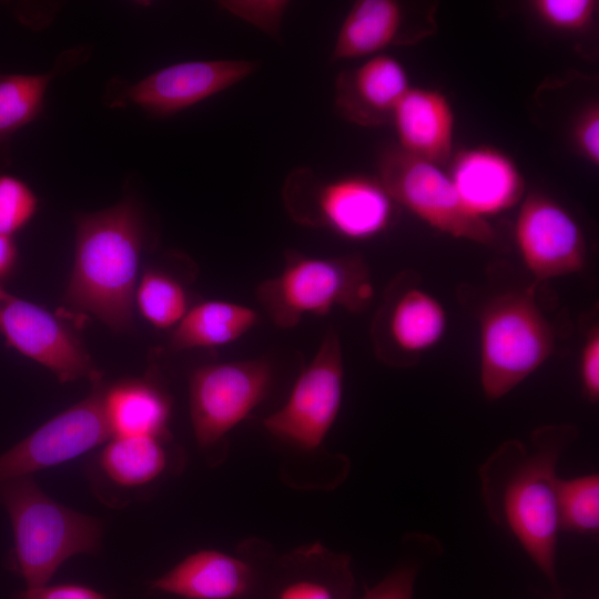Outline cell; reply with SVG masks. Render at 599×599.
Listing matches in <instances>:
<instances>
[{
	"label": "cell",
	"instance_id": "27",
	"mask_svg": "<svg viewBox=\"0 0 599 599\" xmlns=\"http://www.w3.org/2000/svg\"><path fill=\"white\" fill-rule=\"evenodd\" d=\"M597 0H534L530 8L546 27L565 33L587 30L598 12Z\"/></svg>",
	"mask_w": 599,
	"mask_h": 599
},
{
	"label": "cell",
	"instance_id": "33",
	"mask_svg": "<svg viewBox=\"0 0 599 599\" xmlns=\"http://www.w3.org/2000/svg\"><path fill=\"white\" fill-rule=\"evenodd\" d=\"M13 599H108L99 591L74 583L26 588L17 592Z\"/></svg>",
	"mask_w": 599,
	"mask_h": 599
},
{
	"label": "cell",
	"instance_id": "25",
	"mask_svg": "<svg viewBox=\"0 0 599 599\" xmlns=\"http://www.w3.org/2000/svg\"><path fill=\"white\" fill-rule=\"evenodd\" d=\"M557 506L561 530L595 535L599 530V475L560 478Z\"/></svg>",
	"mask_w": 599,
	"mask_h": 599
},
{
	"label": "cell",
	"instance_id": "35",
	"mask_svg": "<svg viewBox=\"0 0 599 599\" xmlns=\"http://www.w3.org/2000/svg\"><path fill=\"white\" fill-rule=\"evenodd\" d=\"M6 294V292L0 287V300L2 298V296Z\"/></svg>",
	"mask_w": 599,
	"mask_h": 599
},
{
	"label": "cell",
	"instance_id": "9",
	"mask_svg": "<svg viewBox=\"0 0 599 599\" xmlns=\"http://www.w3.org/2000/svg\"><path fill=\"white\" fill-rule=\"evenodd\" d=\"M273 378L266 358L207 364L196 368L189 385L190 417L201 448L217 444L265 398Z\"/></svg>",
	"mask_w": 599,
	"mask_h": 599
},
{
	"label": "cell",
	"instance_id": "7",
	"mask_svg": "<svg viewBox=\"0 0 599 599\" xmlns=\"http://www.w3.org/2000/svg\"><path fill=\"white\" fill-rule=\"evenodd\" d=\"M377 177L397 205L434 230L483 245L496 242L488 220L474 215L440 165L410 155L397 145L379 156Z\"/></svg>",
	"mask_w": 599,
	"mask_h": 599
},
{
	"label": "cell",
	"instance_id": "29",
	"mask_svg": "<svg viewBox=\"0 0 599 599\" xmlns=\"http://www.w3.org/2000/svg\"><path fill=\"white\" fill-rule=\"evenodd\" d=\"M220 6L230 14L278 39L290 2L286 0H226L221 1Z\"/></svg>",
	"mask_w": 599,
	"mask_h": 599
},
{
	"label": "cell",
	"instance_id": "6",
	"mask_svg": "<svg viewBox=\"0 0 599 599\" xmlns=\"http://www.w3.org/2000/svg\"><path fill=\"white\" fill-rule=\"evenodd\" d=\"M291 217L351 241L372 240L394 223L397 204L377 176L316 177L307 169L292 172L283 189Z\"/></svg>",
	"mask_w": 599,
	"mask_h": 599
},
{
	"label": "cell",
	"instance_id": "34",
	"mask_svg": "<svg viewBox=\"0 0 599 599\" xmlns=\"http://www.w3.org/2000/svg\"><path fill=\"white\" fill-rule=\"evenodd\" d=\"M18 261V248L13 237L0 234V280L7 277Z\"/></svg>",
	"mask_w": 599,
	"mask_h": 599
},
{
	"label": "cell",
	"instance_id": "32",
	"mask_svg": "<svg viewBox=\"0 0 599 599\" xmlns=\"http://www.w3.org/2000/svg\"><path fill=\"white\" fill-rule=\"evenodd\" d=\"M579 377L582 394L595 404L599 399V329L592 326L586 334L579 356Z\"/></svg>",
	"mask_w": 599,
	"mask_h": 599
},
{
	"label": "cell",
	"instance_id": "30",
	"mask_svg": "<svg viewBox=\"0 0 599 599\" xmlns=\"http://www.w3.org/2000/svg\"><path fill=\"white\" fill-rule=\"evenodd\" d=\"M352 587V573L328 581L316 576H301L284 583L275 599H349Z\"/></svg>",
	"mask_w": 599,
	"mask_h": 599
},
{
	"label": "cell",
	"instance_id": "22",
	"mask_svg": "<svg viewBox=\"0 0 599 599\" xmlns=\"http://www.w3.org/2000/svg\"><path fill=\"white\" fill-rule=\"evenodd\" d=\"M164 441L150 436H112L98 455V468L114 487H145L159 479L167 468Z\"/></svg>",
	"mask_w": 599,
	"mask_h": 599
},
{
	"label": "cell",
	"instance_id": "17",
	"mask_svg": "<svg viewBox=\"0 0 599 599\" xmlns=\"http://www.w3.org/2000/svg\"><path fill=\"white\" fill-rule=\"evenodd\" d=\"M390 123L404 152L443 165L454 153L455 112L437 89L410 87L395 108Z\"/></svg>",
	"mask_w": 599,
	"mask_h": 599
},
{
	"label": "cell",
	"instance_id": "5",
	"mask_svg": "<svg viewBox=\"0 0 599 599\" xmlns=\"http://www.w3.org/2000/svg\"><path fill=\"white\" fill-rule=\"evenodd\" d=\"M480 384L497 400L537 370L554 353L555 332L531 292L491 300L479 318Z\"/></svg>",
	"mask_w": 599,
	"mask_h": 599
},
{
	"label": "cell",
	"instance_id": "8",
	"mask_svg": "<svg viewBox=\"0 0 599 599\" xmlns=\"http://www.w3.org/2000/svg\"><path fill=\"white\" fill-rule=\"evenodd\" d=\"M344 361L339 336L329 328L302 369L285 404L263 420L273 437L303 450L321 446L341 409Z\"/></svg>",
	"mask_w": 599,
	"mask_h": 599
},
{
	"label": "cell",
	"instance_id": "19",
	"mask_svg": "<svg viewBox=\"0 0 599 599\" xmlns=\"http://www.w3.org/2000/svg\"><path fill=\"white\" fill-rule=\"evenodd\" d=\"M103 407L112 436H169L171 399L152 380L130 378L104 386Z\"/></svg>",
	"mask_w": 599,
	"mask_h": 599
},
{
	"label": "cell",
	"instance_id": "10",
	"mask_svg": "<svg viewBox=\"0 0 599 599\" xmlns=\"http://www.w3.org/2000/svg\"><path fill=\"white\" fill-rule=\"evenodd\" d=\"M104 385L42 424L0 455V484L70 461L112 437L103 407Z\"/></svg>",
	"mask_w": 599,
	"mask_h": 599
},
{
	"label": "cell",
	"instance_id": "20",
	"mask_svg": "<svg viewBox=\"0 0 599 599\" xmlns=\"http://www.w3.org/2000/svg\"><path fill=\"white\" fill-rule=\"evenodd\" d=\"M406 12L395 0H359L344 18L332 60L367 59L380 54L403 38Z\"/></svg>",
	"mask_w": 599,
	"mask_h": 599
},
{
	"label": "cell",
	"instance_id": "31",
	"mask_svg": "<svg viewBox=\"0 0 599 599\" xmlns=\"http://www.w3.org/2000/svg\"><path fill=\"white\" fill-rule=\"evenodd\" d=\"M572 141L578 153L590 164L599 165V104L592 101L577 114Z\"/></svg>",
	"mask_w": 599,
	"mask_h": 599
},
{
	"label": "cell",
	"instance_id": "36",
	"mask_svg": "<svg viewBox=\"0 0 599 599\" xmlns=\"http://www.w3.org/2000/svg\"><path fill=\"white\" fill-rule=\"evenodd\" d=\"M556 599H562V598H561L560 596H557V598H556Z\"/></svg>",
	"mask_w": 599,
	"mask_h": 599
},
{
	"label": "cell",
	"instance_id": "26",
	"mask_svg": "<svg viewBox=\"0 0 599 599\" xmlns=\"http://www.w3.org/2000/svg\"><path fill=\"white\" fill-rule=\"evenodd\" d=\"M406 542L409 557L359 599H414L415 582L423 564L439 556L443 546L428 534L409 535Z\"/></svg>",
	"mask_w": 599,
	"mask_h": 599
},
{
	"label": "cell",
	"instance_id": "15",
	"mask_svg": "<svg viewBox=\"0 0 599 599\" xmlns=\"http://www.w3.org/2000/svg\"><path fill=\"white\" fill-rule=\"evenodd\" d=\"M447 174L465 206L487 220L524 199L525 180L515 161L490 145L463 148L453 153Z\"/></svg>",
	"mask_w": 599,
	"mask_h": 599
},
{
	"label": "cell",
	"instance_id": "4",
	"mask_svg": "<svg viewBox=\"0 0 599 599\" xmlns=\"http://www.w3.org/2000/svg\"><path fill=\"white\" fill-rule=\"evenodd\" d=\"M257 302L280 328H292L305 316H322L336 307L366 309L374 297L369 268L361 255L312 256L287 251L284 266L260 283Z\"/></svg>",
	"mask_w": 599,
	"mask_h": 599
},
{
	"label": "cell",
	"instance_id": "2",
	"mask_svg": "<svg viewBox=\"0 0 599 599\" xmlns=\"http://www.w3.org/2000/svg\"><path fill=\"white\" fill-rule=\"evenodd\" d=\"M142 245V222L133 203L82 214L67 304L115 332L131 328Z\"/></svg>",
	"mask_w": 599,
	"mask_h": 599
},
{
	"label": "cell",
	"instance_id": "28",
	"mask_svg": "<svg viewBox=\"0 0 599 599\" xmlns=\"http://www.w3.org/2000/svg\"><path fill=\"white\" fill-rule=\"evenodd\" d=\"M37 210L38 197L24 181L0 174V234L13 237L29 224Z\"/></svg>",
	"mask_w": 599,
	"mask_h": 599
},
{
	"label": "cell",
	"instance_id": "12",
	"mask_svg": "<svg viewBox=\"0 0 599 599\" xmlns=\"http://www.w3.org/2000/svg\"><path fill=\"white\" fill-rule=\"evenodd\" d=\"M518 254L538 281L581 271L587 245L581 226L560 203L542 193L526 195L514 224Z\"/></svg>",
	"mask_w": 599,
	"mask_h": 599
},
{
	"label": "cell",
	"instance_id": "14",
	"mask_svg": "<svg viewBox=\"0 0 599 599\" xmlns=\"http://www.w3.org/2000/svg\"><path fill=\"white\" fill-rule=\"evenodd\" d=\"M254 60H192L164 67L133 84L128 97L145 111L169 116L212 98L251 77Z\"/></svg>",
	"mask_w": 599,
	"mask_h": 599
},
{
	"label": "cell",
	"instance_id": "13",
	"mask_svg": "<svg viewBox=\"0 0 599 599\" xmlns=\"http://www.w3.org/2000/svg\"><path fill=\"white\" fill-rule=\"evenodd\" d=\"M446 328L447 315L439 301L400 275L373 322L375 353L389 365L407 366L433 348Z\"/></svg>",
	"mask_w": 599,
	"mask_h": 599
},
{
	"label": "cell",
	"instance_id": "23",
	"mask_svg": "<svg viewBox=\"0 0 599 599\" xmlns=\"http://www.w3.org/2000/svg\"><path fill=\"white\" fill-rule=\"evenodd\" d=\"M50 79L49 73L0 75V140L39 116Z\"/></svg>",
	"mask_w": 599,
	"mask_h": 599
},
{
	"label": "cell",
	"instance_id": "24",
	"mask_svg": "<svg viewBox=\"0 0 599 599\" xmlns=\"http://www.w3.org/2000/svg\"><path fill=\"white\" fill-rule=\"evenodd\" d=\"M134 301L143 318L159 329L174 328L189 311L184 286L160 270L143 273Z\"/></svg>",
	"mask_w": 599,
	"mask_h": 599
},
{
	"label": "cell",
	"instance_id": "3",
	"mask_svg": "<svg viewBox=\"0 0 599 599\" xmlns=\"http://www.w3.org/2000/svg\"><path fill=\"white\" fill-rule=\"evenodd\" d=\"M0 501L12 527L11 566L26 588L48 585L64 561L101 546V520L55 501L31 476L0 484Z\"/></svg>",
	"mask_w": 599,
	"mask_h": 599
},
{
	"label": "cell",
	"instance_id": "18",
	"mask_svg": "<svg viewBox=\"0 0 599 599\" xmlns=\"http://www.w3.org/2000/svg\"><path fill=\"white\" fill-rule=\"evenodd\" d=\"M255 576L245 560L214 549L197 550L152 581L151 588L183 599H243Z\"/></svg>",
	"mask_w": 599,
	"mask_h": 599
},
{
	"label": "cell",
	"instance_id": "1",
	"mask_svg": "<svg viewBox=\"0 0 599 599\" xmlns=\"http://www.w3.org/2000/svg\"><path fill=\"white\" fill-rule=\"evenodd\" d=\"M578 433L571 424L537 427L529 444L507 440L478 469L487 515L516 538L555 591H558L557 546L561 531L557 466Z\"/></svg>",
	"mask_w": 599,
	"mask_h": 599
},
{
	"label": "cell",
	"instance_id": "21",
	"mask_svg": "<svg viewBox=\"0 0 599 599\" xmlns=\"http://www.w3.org/2000/svg\"><path fill=\"white\" fill-rule=\"evenodd\" d=\"M258 319V313L250 306L205 301L186 312L173 328L170 344L176 351L229 345L247 334Z\"/></svg>",
	"mask_w": 599,
	"mask_h": 599
},
{
	"label": "cell",
	"instance_id": "16",
	"mask_svg": "<svg viewBox=\"0 0 599 599\" xmlns=\"http://www.w3.org/2000/svg\"><path fill=\"white\" fill-rule=\"evenodd\" d=\"M410 87L403 63L393 55L380 53L337 75L335 111L353 124L380 126L390 123L395 108Z\"/></svg>",
	"mask_w": 599,
	"mask_h": 599
},
{
	"label": "cell",
	"instance_id": "11",
	"mask_svg": "<svg viewBox=\"0 0 599 599\" xmlns=\"http://www.w3.org/2000/svg\"><path fill=\"white\" fill-rule=\"evenodd\" d=\"M0 334L8 346L50 369L61 383L101 375L75 333L44 307L6 292Z\"/></svg>",
	"mask_w": 599,
	"mask_h": 599
}]
</instances>
